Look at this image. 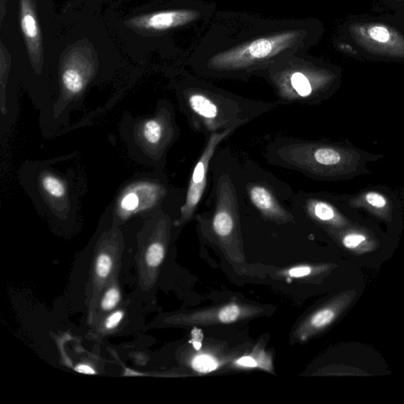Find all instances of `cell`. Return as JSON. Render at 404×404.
Masks as SVG:
<instances>
[{
    "label": "cell",
    "instance_id": "cell-8",
    "mask_svg": "<svg viewBox=\"0 0 404 404\" xmlns=\"http://www.w3.org/2000/svg\"><path fill=\"white\" fill-rule=\"evenodd\" d=\"M249 196L255 207L268 218L279 220H287L289 218L286 210L266 187L260 185L250 186Z\"/></svg>",
    "mask_w": 404,
    "mask_h": 404
},
{
    "label": "cell",
    "instance_id": "cell-10",
    "mask_svg": "<svg viewBox=\"0 0 404 404\" xmlns=\"http://www.w3.org/2000/svg\"><path fill=\"white\" fill-rule=\"evenodd\" d=\"M188 102L191 110L207 123H213L220 116L219 107L207 96L193 94Z\"/></svg>",
    "mask_w": 404,
    "mask_h": 404
},
{
    "label": "cell",
    "instance_id": "cell-18",
    "mask_svg": "<svg viewBox=\"0 0 404 404\" xmlns=\"http://www.w3.org/2000/svg\"><path fill=\"white\" fill-rule=\"evenodd\" d=\"M240 315V307L235 304L227 306L219 313V319L223 323L236 322Z\"/></svg>",
    "mask_w": 404,
    "mask_h": 404
},
{
    "label": "cell",
    "instance_id": "cell-1",
    "mask_svg": "<svg viewBox=\"0 0 404 404\" xmlns=\"http://www.w3.org/2000/svg\"><path fill=\"white\" fill-rule=\"evenodd\" d=\"M283 160L306 172L322 176L352 174L360 168V155L344 148L295 144L283 148Z\"/></svg>",
    "mask_w": 404,
    "mask_h": 404
},
{
    "label": "cell",
    "instance_id": "cell-22",
    "mask_svg": "<svg viewBox=\"0 0 404 404\" xmlns=\"http://www.w3.org/2000/svg\"><path fill=\"white\" fill-rule=\"evenodd\" d=\"M119 300V293L116 289H111L108 291L102 301V306L105 310H112L116 306Z\"/></svg>",
    "mask_w": 404,
    "mask_h": 404
},
{
    "label": "cell",
    "instance_id": "cell-11",
    "mask_svg": "<svg viewBox=\"0 0 404 404\" xmlns=\"http://www.w3.org/2000/svg\"><path fill=\"white\" fill-rule=\"evenodd\" d=\"M142 137L148 144L156 146L160 143L164 134V127L157 118L147 121L142 126Z\"/></svg>",
    "mask_w": 404,
    "mask_h": 404
},
{
    "label": "cell",
    "instance_id": "cell-2",
    "mask_svg": "<svg viewBox=\"0 0 404 404\" xmlns=\"http://www.w3.org/2000/svg\"><path fill=\"white\" fill-rule=\"evenodd\" d=\"M94 52L87 44H80L67 52L61 64L62 90L68 96L81 94L95 72Z\"/></svg>",
    "mask_w": 404,
    "mask_h": 404
},
{
    "label": "cell",
    "instance_id": "cell-12",
    "mask_svg": "<svg viewBox=\"0 0 404 404\" xmlns=\"http://www.w3.org/2000/svg\"><path fill=\"white\" fill-rule=\"evenodd\" d=\"M42 186L45 192L50 197L54 198H62L66 195L67 186L64 182L52 174H46L42 176Z\"/></svg>",
    "mask_w": 404,
    "mask_h": 404
},
{
    "label": "cell",
    "instance_id": "cell-7",
    "mask_svg": "<svg viewBox=\"0 0 404 404\" xmlns=\"http://www.w3.org/2000/svg\"><path fill=\"white\" fill-rule=\"evenodd\" d=\"M339 240L351 254L363 255L374 252L380 246L377 238L368 231L351 227L339 233Z\"/></svg>",
    "mask_w": 404,
    "mask_h": 404
},
{
    "label": "cell",
    "instance_id": "cell-14",
    "mask_svg": "<svg viewBox=\"0 0 404 404\" xmlns=\"http://www.w3.org/2000/svg\"><path fill=\"white\" fill-rule=\"evenodd\" d=\"M218 361L212 356L208 355H197L193 358L192 367L196 371L202 374L211 373L218 368Z\"/></svg>",
    "mask_w": 404,
    "mask_h": 404
},
{
    "label": "cell",
    "instance_id": "cell-6",
    "mask_svg": "<svg viewBox=\"0 0 404 404\" xmlns=\"http://www.w3.org/2000/svg\"><path fill=\"white\" fill-rule=\"evenodd\" d=\"M188 18L183 11H163L134 17L127 22V26L139 32H157L179 26Z\"/></svg>",
    "mask_w": 404,
    "mask_h": 404
},
{
    "label": "cell",
    "instance_id": "cell-5",
    "mask_svg": "<svg viewBox=\"0 0 404 404\" xmlns=\"http://www.w3.org/2000/svg\"><path fill=\"white\" fill-rule=\"evenodd\" d=\"M164 195L161 186L152 183H139L130 186L123 193L118 203V211L124 218L150 209Z\"/></svg>",
    "mask_w": 404,
    "mask_h": 404
},
{
    "label": "cell",
    "instance_id": "cell-25",
    "mask_svg": "<svg viewBox=\"0 0 404 404\" xmlns=\"http://www.w3.org/2000/svg\"><path fill=\"white\" fill-rule=\"evenodd\" d=\"M123 317V314L121 311H118L113 314L109 318H108L106 327L107 328H113L118 326V323L121 322L122 318Z\"/></svg>",
    "mask_w": 404,
    "mask_h": 404
},
{
    "label": "cell",
    "instance_id": "cell-19",
    "mask_svg": "<svg viewBox=\"0 0 404 404\" xmlns=\"http://www.w3.org/2000/svg\"><path fill=\"white\" fill-rule=\"evenodd\" d=\"M10 55L5 50L3 44L1 45V85H2V93H4V88L6 87V83L8 80V75L10 69Z\"/></svg>",
    "mask_w": 404,
    "mask_h": 404
},
{
    "label": "cell",
    "instance_id": "cell-27",
    "mask_svg": "<svg viewBox=\"0 0 404 404\" xmlns=\"http://www.w3.org/2000/svg\"><path fill=\"white\" fill-rule=\"evenodd\" d=\"M76 371L85 374H95L96 372L92 368L87 365H79L76 367Z\"/></svg>",
    "mask_w": 404,
    "mask_h": 404
},
{
    "label": "cell",
    "instance_id": "cell-15",
    "mask_svg": "<svg viewBox=\"0 0 404 404\" xmlns=\"http://www.w3.org/2000/svg\"><path fill=\"white\" fill-rule=\"evenodd\" d=\"M292 85L293 89L301 98H306L312 93V87L304 73H295L292 77Z\"/></svg>",
    "mask_w": 404,
    "mask_h": 404
},
{
    "label": "cell",
    "instance_id": "cell-24",
    "mask_svg": "<svg viewBox=\"0 0 404 404\" xmlns=\"http://www.w3.org/2000/svg\"><path fill=\"white\" fill-rule=\"evenodd\" d=\"M203 340V333L201 329L195 328L192 331V340L191 343L195 346V349L197 351H199L202 348Z\"/></svg>",
    "mask_w": 404,
    "mask_h": 404
},
{
    "label": "cell",
    "instance_id": "cell-26",
    "mask_svg": "<svg viewBox=\"0 0 404 404\" xmlns=\"http://www.w3.org/2000/svg\"><path fill=\"white\" fill-rule=\"evenodd\" d=\"M237 364H238V365H240V366H242L244 367H250V368L256 367L258 365L257 362H256V361L254 360V358L248 357V356L243 357V358H240V360H238L237 361Z\"/></svg>",
    "mask_w": 404,
    "mask_h": 404
},
{
    "label": "cell",
    "instance_id": "cell-17",
    "mask_svg": "<svg viewBox=\"0 0 404 404\" xmlns=\"http://www.w3.org/2000/svg\"><path fill=\"white\" fill-rule=\"evenodd\" d=\"M164 256V249L161 244L153 243L148 249L146 261L148 265L156 267L161 264Z\"/></svg>",
    "mask_w": 404,
    "mask_h": 404
},
{
    "label": "cell",
    "instance_id": "cell-3",
    "mask_svg": "<svg viewBox=\"0 0 404 404\" xmlns=\"http://www.w3.org/2000/svg\"><path fill=\"white\" fill-rule=\"evenodd\" d=\"M230 132V130H227L223 133L214 134L210 137L201 158L199 159L195 169H193L189 188L187 191L186 202L181 209V222L189 220L193 213H195L199 202L201 201L204 189H206L209 164L213 156L216 148L222 140L229 134Z\"/></svg>",
    "mask_w": 404,
    "mask_h": 404
},
{
    "label": "cell",
    "instance_id": "cell-9",
    "mask_svg": "<svg viewBox=\"0 0 404 404\" xmlns=\"http://www.w3.org/2000/svg\"><path fill=\"white\" fill-rule=\"evenodd\" d=\"M308 213L315 219L335 227H344L348 222L329 204L317 200L307 203Z\"/></svg>",
    "mask_w": 404,
    "mask_h": 404
},
{
    "label": "cell",
    "instance_id": "cell-23",
    "mask_svg": "<svg viewBox=\"0 0 404 404\" xmlns=\"http://www.w3.org/2000/svg\"><path fill=\"white\" fill-rule=\"evenodd\" d=\"M313 272L312 268L309 266H301L297 267V268H293L289 270L288 273L290 276L293 278H301L308 276Z\"/></svg>",
    "mask_w": 404,
    "mask_h": 404
},
{
    "label": "cell",
    "instance_id": "cell-16",
    "mask_svg": "<svg viewBox=\"0 0 404 404\" xmlns=\"http://www.w3.org/2000/svg\"><path fill=\"white\" fill-rule=\"evenodd\" d=\"M272 44L268 39H261L258 41L254 42L249 47V53L254 58H265L268 56L272 52Z\"/></svg>",
    "mask_w": 404,
    "mask_h": 404
},
{
    "label": "cell",
    "instance_id": "cell-13",
    "mask_svg": "<svg viewBox=\"0 0 404 404\" xmlns=\"http://www.w3.org/2000/svg\"><path fill=\"white\" fill-rule=\"evenodd\" d=\"M362 200L369 207L372 208L373 212L376 213L377 215L384 219L388 218L387 216V207H388V201L385 197L381 193L377 192H369L363 195Z\"/></svg>",
    "mask_w": 404,
    "mask_h": 404
},
{
    "label": "cell",
    "instance_id": "cell-21",
    "mask_svg": "<svg viewBox=\"0 0 404 404\" xmlns=\"http://www.w3.org/2000/svg\"><path fill=\"white\" fill-rule=\"evenodd\" d=\"M369 36L375 42L385 43L389 41L390 33L386 28L383 26H374L369 31Z\"/></svg>",
    "mask_w": 404,
    "mask_h": 404
},
{
    "label": "cell",
    "instance_id": "cell-20",
    "mask_svg": "<svg viewBox=\"0 0 404 404\" xmlns=\"http://www.w3.org/2000/svg\"><path fill=\"white\" fill-rule=\"evenodd\" d=\"M112 265V263L111 258L106 254H102L98 258V261H96V273H98V276L100 277H106L109 274Z\"/></svg>",
    "mask_w": 404,
    "mask_h": 404
},
{
    "label": "cell",
    "instance_id": "cell-4",
    "mask_svg": "<svg viewBox=\"0 0 404 404\" xmlns=\"http://www.w3.org/2000/svg\"><path fill=\"white\" fill-rule=\"evenodd\" d=\"M20 24L28 57L34 70L39 73L44 64V51L41 30L37 20L34 0H19Z\"/></svg>",
    "mask_w": 404,
    "mask_h": 404
}]
</instances>
